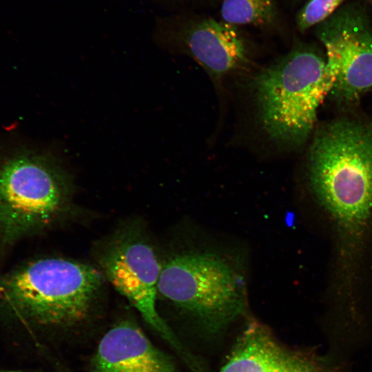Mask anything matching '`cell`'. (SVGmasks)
<instances>
[{"mask_svg":"<svg viewBox=\"0 0 372 372\" xmlns=\"http://www.w3.org/2000/svg\"><path fill=\"white\" fill-rule=\"evenodd\" d=\"M0 372H25V371L8 370V371H0Z\"/></svg>","mask_w":372,"mask_h":372,"instance_id":"4fadbf2b","label":"cell"},{"mask_svg":"<svg viewBox=\"0 0 372 372\" xmlns=\"http://www.w3.org/2000/svg\"><path fill=\"white\" fill-rule=\"evenodd\" d=\"M245 280L226 257L212 251L174 254L163 265L158 293L213 327L245 308Z\"/></svg>","mask_w":372,"mask_h":372,"instance_id":"277c9868","label":"cell"},{"mask_svg":"<svg viewBox=\"0 0 372 372\" xmlns=\"http://www.w3.org/2000/svg\"><path fill=\"white\" fill-rule=\"evenodd\" d=\"M220 15L223 21L234 26L269 27L278 20L275 0H223Z\"/></svg>","mask_w":372,"mask_h":372,"instance_id":"8fae6325","label":"cell"},{"mask_svg":"<svg viewBox=\"0 0 372 372\" xmlns=\"http://www.w3.org/2000/svg\"><path fill=\"white\" fill-rule=\"evenodd\" d=\"M220 372H324L311 357L278 342L261 324L251 323Z\"/></svg>","mask_w":372,"mask_h":372,"instance_id":"30bf717a","label":"cell"},{"mask_svg":"<svg viewBox=\"0 0 372 372\" xmlns=\"http://www.w3.org/2000/svg\"><path fill=\"white\" fill-rule=\"evenodd\" d=\"M317 36L338 66L336 96L353 101L372 87V28L361 8L340 7L318 25Z\"/></svg>","mask_w":372,"mask_h":372,"instance_id":"52a82bcc","label":"cell"},{"mask_svg":"<svg viewBox=\"0 0 372 372\" xmlns=\"http://www.w3.org/2000/svg\"><path fill=\"white\" fill-rule=\"evenodd\" d=\"M103 278L88 264L40 258L0 274V309L39 325L76 324L89 314Z\"/></svg>","mask_w":372,"mask_h":372,"instance_id":"3957f363","label":"cell"},{"mask_svg":"<svg viewBox=\"0 0 372 372\" xmlns=\"http://www.w3.org/2000/svg\"><path fill=\"white\" fill-rule=\"evenodd\" d=\"M99 263L103 276L136 308L150 327L187 358L156 307L162 265L151 244L134 231H123L105 247Z\"/></svg>","mask_w":372,"mask_h":372,"instance_id":"8992f818","label":"cell"},{"mask_svg":"<svg viewBox=\"0 0 372 372\" xmlns=\"http://www.w3.org/2000/svg\"><path fill=\"white\" fill-rule=\"evenodd\" d=\"M346 0H309L298 12L296 22L300 32L319 25L331 17Z\"/></svg>","mask_w":372,"mask_h":372,"instance_id":"7c38bea8","label":"cell"},{"mask_svg":"<svg viewBox=\"0 0 372 372\" xmlns=\"http://www.w3.org/2000/svg\"><path fill=\"white\" fill-rule=\"evenodd\" d=\"M68 178L48 155L26 154L0 169V240L11 243L48 224L63 206Z\"/></svg>","mask_w":372,"mask_h":372,"instance_id":"5b68a950","label":"cell"},{"mask_svg":"<svg viewBox=\"0 0 372 372\" xmlns=\"http://www.w3.org/2000/svg\"><path fill=\"white\" fill-rule=\"evenodd\" d=\"M92 372H176L169 357L130 320L111 328L91 359Z\"/></svg>","mask_w":372,"mask_h":372,"instance_id":"ba28073f","label":"cell"},{"mask_svg":"<svg viewBox=\"0 0 372 372\" xmlns=\"http://www.w3.org/2000/svg\"><path fill=\"white\" fill-rule=\"evenodd\" d=\"M369 1L371 2V3L372 4V0H369Z\"/></svg>","mask_w":372,"mask_h":372,"instance_id":"5bb4252c","label":"cell"},{"mask_svg":"<svg viewBox=\"0 0 372 372\" xmlns=\"http://www.w3.org/2000/svg\"><path fill=\"white\" fill-rule=\"evenodd\" d=\"M186 52L214 79L241 68L247 61L246 45L235 26L204 19L177 31L172 36Z\"/></svg>","mask_w":372,"mask_h":372,"instance_id":"9c48e42d","label":"cell"},{"mask_svg":"<svg viewBox=\"0 0 372 372\" xmlns=\"http://www.w3.org/2000/svg\"><path fill=\"white\" fill-rule=\"evenodd\" d=\"M338 73L333 57L324 59L300 44L257 74L254 85L259 121L273 143L291 147L308 138Z\"/></svg>","mask_w":372,"mask_h":372,"instance_id":"6da1fadb","label":"cell"},{"mask_svg":"<svg viewBox=\"0 0 372 372\" xmlns=\"http://www.w3.org/2000/svg\"><path fill=\"white\" fill-rule=\"evenodd\" d=\"M309 176L319 201L339 221L366 220L372 212V127L342 118L319 130L309 149Z\"/></svg>","mask_w":372,"mask_h":372,"instance_id":"7a4b0ae2","label":"cell"}]
</instances>
